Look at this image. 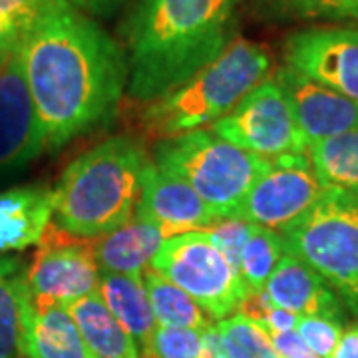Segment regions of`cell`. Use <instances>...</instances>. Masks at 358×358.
I'll list each match as a JSON object with an SVG mask.
<instances>
[{"instance_id":"1","label":"cell","mask_w":358,"mask_h":358,"mask_svg":"<svg viewBox=\"0 0 358 358\" xmlns=\"http://www.w3.org/2000/svg\"><path fill=\"white\" fill-rule=\"evenodd\" d=\"M18 48L46 152L114 120L128 88V58L94 18L56 0Z\"/></svg>"},{"instance_id":"2","label":"cell","mask_w":358,"mask_h":358,"mask_svg":"<svg viewBox=\"0 0 358 358\" xmlns=\"http://www.w3.org/2000/svg\"><path fill=\"white\" fill-rule=\"evenodd\" d=\"M235 0H136L120 34L128 94L152 102L219 58L231 42Z\"/></svg>"},{"instance_id":"3","label":"cell","mask_w":358,"mask_h":358,"mask_svg":"<svg viewBox=\"0 0 358 358\" xmlns=\"http://www.w3.org/2000/svg\"><path fill=\"white\" fill-rule=\"evenodd\" d=\"M148 162L143 143L131 136L108 138L78 155L52 189L54 223L84 239L126 225L136 213Z\"/></svg>"},{"instance_id":"4","label":"cell","mask_w":358,"mask_h":358,"mask_svg":"<svg viewBox=\"0 0 358 358\" xmlns=\"http://www.w3.org/2000/svg\"><path fill=\"white\" fill-rule=\"evenodd\" d=\"M273 60L263 44L235 38L187 82L145 103L141 126L157 141L213 126L251 90L268 80Z\"/></svg>"},{"instance_id":"5","label":"cell","mask_w":358,"mask_h":358,"mask_svg":"<svg viewBox=\"0 0 358 358\" xmlns=\"http://www.w3.org/2000/svg\"><path fill=\"white\" fill-rule=\"evenodd\" d=\"M154 162L183 179L219 219L235 217L271 159L197 129L155 143Z\"/></svg>"},{"instance_id":"6","label":"cell","mask_w":358,"mask_h":358,"mask_svg":"<svg viewBox=\"0 0 358 358\" xmlns=\"http://www.w3.org/2000/svg\"><path fill=\"white\" fill-rule=\"evenodd\" d=\"M285 253L319 273L358 317V197L324 189L319 201L279 231Z\"/></svg>"},{"instance_id":"7","label":"cell","mask_w":358,"mask_h":358,"mask_svg":"<svg viewBox=\"0 0 358 358\" xmlns=\"http://www.w3.org/2000/svg\"><path fill=\"white\" fill-rule=\"evenodd\" d=\"M150 268L178 285L215 320L235 315L247 294L239 271L221 255L207 231L169 237Z\"/></svg>"},{"instance_id":"8","label":"cell","mask_w":358,"mask_h":358,"mask_svg":"<svg viewBox=\"0 0 358 358\" xmlns=\"http://www.w3.org/2000/svg\"><path fill=\"white\" fill-rule=\"evenodd\" d=\"M94 249L96 239L76 237L50 221L26 271L32 307L36 310L54 305L68 307L78 299L96 293L100 268Z\"/></svg>"},{"instance_id":"9","label":"cell","mask_w":358,"mask_h":358,"mask_svg":"<svg viewBox=\"0 0 358 358\" xmlns=\"http://www.w3.org/2000/svg\"><path fill=\"white\" fill-rule=\"evenodd\" d=\"M211 131L261 157L307 154L308 143L296 126L291 103L275 80L253 88L229 114L217 120Z\"/></svg>"},{"instance_id":"10","label":"cell","mask_w":358,"mask_h":358,"mask_svg":"<svg viewBox=\"0 0 358 358\" xmlns=\"http://www.w3.org/2000/svg\"><path fill=\"white\" fill-rule=\"evenodd\" d=\"M324 187L315 176L308 154L273 157L268 169L249 189L235 217L259 227L282 231L319 201Z\"/></svg>"},{"instance_id":"11","label":"cell","mask_w":358,"mask_h":358,"mask_svg":"<svg viewBox=\"0 0 358 358\" xmlns=\"http://www.w3.org/2000/svg\"><path fill=\"white\" fill-rule=\"evenodd\" d=\"M285 66L358 102V28L313 26L282 46Z\"/></svg>"},{"instance_id":"12","label":"cell","mask_w":358,"mask_h":358,"mask_svg":"<svg viewBox=\"0 0 358 358\" xmlns=\"http://www.w3.org/2000/svg\"><path fill=\"white\" fill-rule=\"evenodd\" d=\"M44 152L20 48L0 52V178L20 171Z\"/></svg>"},{"instance_id":"13","label":"cell","mask_w":358,"mask_h":358,"mask_svg":"<svg viewBox=\"0 0 358 358\" xmlns=\"http://www.w3.org/2000/svg\"><path fill=\"white\" fill-rule=\"evenodd\" d=\"M134 217L154 223L171 237L189 231H207L221 221L183 179L155 162H148L141 171Z\"/></svg>"},{"instance_id":"14","label":"cell","mask_w":358,"mask_h":358,"mask_svg":"<svg viewBox=\"0 0 358 358\" xmlns=\"http://www.w3.org/2000/svg\"><path fill=\"white\" fill-rule=\"evenodd\" d=\"M308 145L358 128V102L281 66L275 78Z\"/></svg>"},{"instance_id":"15","label":"cell","mask_w":358,"mask_h":358,"mask_svg":"<svg viewBox=\"0 0 358 358\" xmlns=\"http://www.w3.org/2000/svg\"><path fill=\"white\" fill-rule=\"evenodd\" d=\"M265 293L275 307L296 317H329L341 320L343 303L329 282L296 257L282 255L265 285Z\"/></svg>"},{"instance_id":"16","label":"cell","mask_w":358,"mask_h":358,"mask_svg":"<svg viewBox=\"0 0 358 358\" xmlns=\"http://www.w3.org/2000/svg\"><path fill=\"white\" fill-rule=\"evenodd\" d=\"M54 215L48 185H22L0 192V253L38 245Z\"/></svg>"},{"instance_id":"17","label":"cell","mask_w":358,"mask_h":358,"mask_svg":"<svg viewBox=\"0 0 358 358\" xmlns=\"http://www.w3.org/2000/svg\"><path fill=\"white\" fill-rule=\"evenodd\" d=\"M171 235L150 221L131 217L122 227L96 239L94 257L100 271L120 275H143L159 247Z\"/></svg>"},{"instance_id":"18","label":"cell","mask_w":358,"mask_h":358,"mask_svg":"<svg viewBox=\"0 0 358 358\" xmlns=\"http://www.w3.org/2000/svg\"><path fill=\"white\" fill-rule=\"evenodd\" d=\"M20 355L24 358H90L68 308L54 305L36 310L32 299L26 301L22 317Z\"/></svg>"},{"instance_id":"19","label":"cell","mask_w":358,"mask_h":358,"mask_svg":"<svg viewBox=\"0 0 358 358\" xmlns=\"http://www.w3.org/2000/svg\"><path fill=\"white\" fill-rule=\"evenodd\" d=\"M66 308L76 322L90 358H141L140 346L115 320L98 291Z\"/></svg>"},{"instance_id":"20","label":"cell","mask_w":358,"mask_h":358,"mask_svg":"<svg viewBox=\"0 0 358 358\" xmlns=\"http://www.w3.org/2000/svg\"><path fill=\"white\" fill-rule=\"evenodd\" d=\"M98 294L102 296L115 320L124 327V331L140 346L141 352L150 345V338L157 327L145 293L143 275H120L100 271Z\"/></svg>"},{"instance_id":"21","label":"cell","mask_w":358,"mask_h":358,"mask_svg":"<svg viewBox=\"0 0 358 358\" xmlns=\"http://www.w3.org/2000/svg\"><path fill=\"white\" fill-rule=\"evenodd\" d=\"M307 154L324 189L358 197V128L308 145Z\"/></svg>"},{"instance_id":"22","label":"cell","mask_w":358,"mask_h":358,"mask_svg":"<svg viewBox=\"0 0 358 358\" xmlns=\"http://www.w3.org/2000/svg\"><path fill=\"white\" fill-rule=\"evenodd\" d=\"M30 289L22 263L0 257V358H20L22 317Z\"/></svg>"},{"instance_id":"23","label":"cell","mask_w":358,"mask_h":358,"mask_svg":"<svg viewBox=\"0 0 358 358\" xmlns=\"http://www.w3.org/2000/svg\"><path fill=\"white\" fill-rule=\"evenodd\" d=\"M143 285L157 327L203 331L211 324L207 315L189 294L155 273L154 268L148 267L143 271Z\"/></svg>"},{"instance_id":"24","label":"cell","mask_w":358,"mask_h":358,"mask_svg":"<svg viewBox=\"0 0 358 358\" xmlns=\"http://www.w3.org/2000/svg\"><path fill=\"white\" fill-rule=\"evenodd\" d=\"M285 255L281 235L267 227H253L249 241L245 243L239 275L247 291H263L268 277Z\"/></svg>"},{"instance_id":"25","label":"cell","mask_w":358,"mask_h":358,"mask_svg":"<svg viewBox=\"0 0 358 358\" xmlns=\"http://www.w3.org/2000/svg\"><path fill=\"white\" fill-rule=\"evenodd\" d=\"M215 327L229 358H279L267 333L239 313L219 320Z\"/></svg>"},{"instance_id":"26","label":"cell","mask_w":358,"mask_h":358,"mask_svg":"<svg viewBox=\"0 0 358 358\" xmlns=\"http://www.w3.org/2000/svg\"><path fill=\"white\" fill-rule=\"evenodd\" d=\"M54 2L56 0H0V52L16 48Z\"/></svg>"},{"instance_id":"27","label":"cell","mask_w":358,"mask_h":358,"mask_svg":"<svg viewBox=\"0 0 358 358\" xmlns=\"http://www.w3.org/2000/svg\"><path fill=\"white\" fill-rule=\"evenodd\" d=\"M201 331L155 327L150 345L141 350V358H199Z\"/></svg>"},{"instance_id":"28","label":"cell","mask_w":358,"mask_h":358,"mask_svg":"<svg viewBox=\"0 0 358 358\" xmlns=\"http://www.w3.org/2000/svg\"><path fill=\"white\" fill-rule=\"evenodd\" d=\"M296 333L319 358H331L343 336L341 320L329 317H299Z\"/></svg>"},{"instance_id":"29","label":"cell","mask_w":358,"mask_h":358,"mask_svg":"<svg viewBox=\"0 0 358 358\" xmlns=\"http://www.w3.org/2000/svg\"><path fill=\"white\" fill-rule=\"evenodd\" d=\"M253 227L255 225L245 219L231 217L221 219L211 229H207V233L211 235V241L221 251V255L227 259L231 267L239 271L241 253H243L245 243L249 241V237L253 233Z\"/></svg>"},{"instance_id":"30","label":"cell","mask_w":358,"mask_h":358,"mask_svg":"<svg viewBox=\"0 0 358 358\" xmlns=\"http://www.w3.org/2000/svg\"><path fill=\"white\" fill-rule=\"evenodd\" d=\"M293 6L308 18L358 20V0H293Z\"/></svg>"},{"instance_id":"31","label":"cell","mask_w":358,"mask_h":358,"mask_svg":"<svg viewBox=\"0 0 358 358\" xmlns=\"http://www.w3.org/2000/svg\"><path fill=\"white\" fill-rule=\"evenodd\" d=\"M271 345L279 358H319L308 345L301 338L296 331H287V333H268Z\"/></svg>"},{"instance_id":"32","label":"cell","mask_w":358,"mask_h":358,"mask_svg":"<svg viewBox=\"0 0 358 358\" xmlns=\"http://www.w3.org/2000/svg\"><path fill=\"white\" fill-rule=\"evenodd\" d=\"M70 6L86 14L90 18H110L126 6H131L136 0H66Z\"/></svg>"},{"instance_id":"33","label":"cell","mask_w":358,"mask_h":358,"mask_svg":"<svg viewBox=\"0 0 358 358\" xmlns=\"http://www.w3.org/2000/svg\"><path fill=\"white\" fill-rule=\"evenodd\" d=\"M199 358H229L225 352V346L221 341L217 327L209 324L207 329L201 331V352Z\"/></svg>"},{"instance_id":"34","label":"cell","mask_w":358,"mask_h":358,"mask_svg":"<svg viewBox=\"0 0 358 358\" xmlns=\"http://www.w3.org/2000/svg\"><path fill=\"white\" fill-rule=\"evenodd\" d=\"M331 358H358V324L343 333Z\"/></svg>"}]
</instances>
